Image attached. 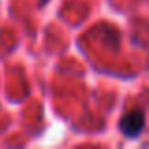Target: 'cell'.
I'll return each mask as SVG.
<instances>
[{
    "instance_id": "6da1fadb",
    "label": "cell",
    "mask_w": 149,
    "mask_h": 149,
    "mask_svg": "<svg viewBox=\"0 0 149 149\" xmlns=\"http://www.w3.org/2000/svg\"><path fill=\"white\" fill-rule=\"evenodd\" d=\"M146 128V111L143 108H132L121 119V130L127 138H136Z\"/></svg>"
}]
</instances>
